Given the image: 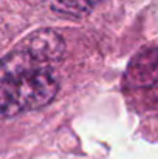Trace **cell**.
<instances>
[{
	"instance_id": "obj_4",
	"label": "cell",
	"mask_w": 158,
	"mask_h": 159,
	"mask_svg": "<svg viewBox=\"0 0 158 159\" xmlns=\"http://www.w3.org/2000/svg\"><path fill=\"white\" fill-rule=\"evenodd\" d=\"M99 2L101 0H51V6L57 12L82 17L87 16L93 9V6Z\"/></svg>"
},
{
	"instance_id": "obj_1",
	"label": "cell",
	"mask_w": 158,
	"mask_h": 159,
	"mask_svg": "<svg viewBox=\"0 0 158 159\" xmlns=\"http://www.w3.org/2000/svg\"><path fill=\"white\" fill-rule=\"evenodd\" d=\"M59 84L48 65L37 62L20 45L2 59L0 110L3 117L48 105Z\"/></svg>"
},
{
	"instance_id": "obj_2",
	"label": "cell",
	"mask_w": 158,
	"mask_h": 159,
	"mask_svg": "<svg viewBox=\"0 0 158 159\" xmlns=\"http://www.w3.org/2000/svg\"><path fill=\"white\" fill-rule=\"evenodd\" d=\"M20 47L33 59L45 65L60 60L65 51V42L60 37V34L48 28L31 33L28 37H25Z\"/></svg>"
},
{
	"instance_id": "obj_3",
	"label": "cell",
	"mask_w": 158,
	"mask_h": 159,
	"mask_svg": "<svg viewBox=\"0 0 158 159\" xmlns=\"http://www.w3.org/2000/svg\"><path fill=\"white\" fill-rule=\"evenodd\" d=\"M129 82L158 99V48L146 50L135 57L127 74Z\"/></svg>"
}]
</instances>
